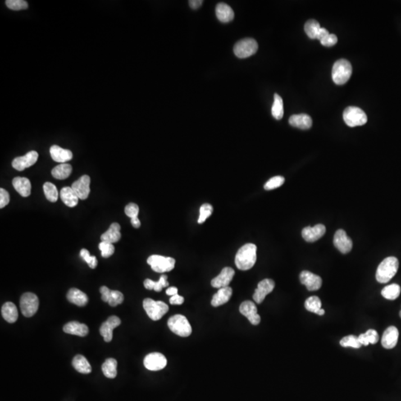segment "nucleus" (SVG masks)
<instances>
[{
	"label": "nucleus",
	"mask_w": 401,
	"mask_h": 401,
	"mask_svg": "<svg viewBox=\"0 0 401 401\" xmlns=\"http://www.w3.org/2000/svg\"><path fill=\"white\" fill-rule=\"evenodd\" d=\"M396 282L399 285H401V272L398 274V276H397Z\"/></svg>",
	"instance_id": "412c9836"
},
{
	"label": "nucleus",
	"mask_w": 401,
	"mask_h": 401,
	"mask_svg": "<svg viewBox=\"0 0 401 401\" xmlns=\"http://www.w3.org/2000/svg\"><path fill=\"white\" fill-rule=\"evenodd\" d=\"M65 287L70 300L76 303H84L87 299V285L82 276L76 273L67 274L65 278Z\"/></svg>",
	"instance_id": "f8f14e48"
},
{
	"label": "nucleus",
	"mask_w": 401,
	"mask_h": 401,
	"mask_svg": "<svg viewBox=\"0 0 401 401\" xmlns=\"http://www.w3.org/2000/svg\"><path fill=\"white\" fill-rule=\"evenodd\" d=\"M109 251L103 245H92L78 254V264L88 270L101 268L106 262Z\"/></svg>",
	"instance_id": "9b49d317"
},
{
	"label": "nucleus",
	"mask_w": 401,
	"mask_h": 401,
	"mask_svg": "<svg viewBox=\"0 0 401 401\" xmlns=\"http://www.w3.org/2000/svg\"><path fill=\"white\" fill-rule=\"evenodd\" d=\"M75 231L78 239L87 245H97L109 239L107 226L92 222L86 218H80L75 222Z\"/></svg>",
	"instance_id": "39448f33"
},
{
	"label": "nucleus",
	"mask_w": 401,
	"mask_h": 401,
	"mask_svg": "<svg viewBox=\"0 0 401 401\" xmlns=\"http://www.w3.org/2000/svg\"><path fill=\"white\" fill-rule=\"evenodd\" d=\"M135 266L130 262H126L109 274L107 282L114 290L118 299L128 300L133 295L135 290Z\"/></svg>",
	"instance_id": "20e7f679"
},
{
	"label": "nucleus",
	"mask_w": 401,
	"mask_h": 401,
	"mask_svg": "<svg viewBox=\"0 0 401 401\" xmlns=\"http://www.w3.org/2000/svg\"><path fill=\"white\" fill-rule=\"evenodd\" d=\"M339 401H345V400H339Z\"/></svg>",
	"instance_id": "4be33fe9"
},
{
	"label": "nucleus",
	"mask_w": 401,
	"mask_h": 401,
	"mask_svg": "<svg viewBox=\"0 0 401 401\" xmlns=\"http://www.w3.org/2000/svg\"><path fill=\"white\" fill-rule=\"evenodd\" d=\"M226 401H262L264 390L257 385L240 383H228L221 389Z\"/></svg>",
	"instance_id": "0eeeda50"
},
{
	"label": "nucleus",
	"mask_w": 401,
	"mask_h": 401,
	"mask_svg": "<svg viewBox=\"0 0 401 401\" xmlns=\"http://www.w3.org/2000/svg\"><path fill=\"white\" fill-rule=\"evenodd\" d=\"M304 1L303 0H285L283 7L289 13H297L302 9Z\"/></svg>",
	"instance_id": "6ab92c4d"
},
{
	"label": "nucleus",
	"mask_w": 401,
	"mask_h": 401,
	"mask_svg": "<svg viewBox=\"0 0 401 401\" xmlns=\"http://www.w3.org/2000/svg\"><path fill=\"white\" fill-rule=\"evenodd\" d=\"M187 320L195 327L199 328L206 326L209 320V311L202 304H195L187 311Z\"/></svg>",
	"instance_id": "f3484780"
},
{
	"label": "nucleus",
	"mask_w": 401,
	"mask_h": 401,
	"mask_svg": "<svg viewBox=\"0 0 401 401\" xmlns=\"http://www.w3.org/2000/svg\"><path fill=\"white\" fill-rule=\"evenodd\" d=\"M181 339L178 335H168L161 347L153 351L151 359L153 362L170 366L181 359Z\"/></svg>",
	"instance_id": "423d86ee"
},
{
	"label": "nucleus",
	"mask_w": 401,
	"mask_h": 401,
	"mask_svg": "<svg viewBox=\"0 0 401 401\" xmlns=\"http://www.w3.org/2000/svg\"><path fill=\"white\" fill-rule=\"evenodd\" d=\"M8 6L11 11L19 16L37 15L43 11L42 4L36 0H11Z\"/></svg>",
	"instance_id": "ddd939ff"
},
{
	"label": "nucleus",
	"mask_w": 401,
	"mask_h": 401,
	"mask_svg": "<svg viewBox=\"0 0 401 401\" xmlns=\"http://www.w3.org/2000/svg\"><path fill=\"white\" fill-rule=\"evenodd\" d=\"M323 22L327 30L333 34L339 35L348 32L351 27L349 13L339 5H329L324 8Z\"/></svg>",
	"instance_id": "1a4fd4ad"
},
{
	"label": "nucleus",
	"mask_w": 401,
	"mask_h": 401,
	"mask_svg": "<svg viewBox=\"0 0 401 401\" xmlns=\"http://www.w3.org/2000/svg\"><path fill=\"white\" fill-rule=\"evenodd\" d=\"M319 310L314 306L303 307L300 312V323L297 329V335H303L319 320Z\"/></svg>",
	"instance_id": "4468645a"
},
{
	"label": "nucleus",
	"mask_w": 401,
	"mask_h": 401,
	"mask_svg": "<svg viewBox=\"0 0 401 401\" xmlns=\"http://www.w3.org/2000/svg\"><path fill=\"white\" fill-rule=\"evenodd\" d=\"M90 292H91L92 300L101 310L111 311L117 306L118 297L107 281L97 280L94 282Z\"/></svg>",
	"instance_id": "9d476101"
},
{
	"label": "nucleus",
	"mask_w": 401,
	"mask_h": 401,
	"mask_svg": "<svg viewBox=\"0 0 401 401\" xmlns=\"http://www.w3.org/2000/svg\"><path fill=\"white\" fill-rule=\"evenodd\" d=\"M15 302V293L13 290L5 282L0 283V312H5Z\"/></svg>",
	"instance_id": "a211bd4d"
},
{
	"label": "nucleus",
	"mask_w": 401,
	"mask_h": 401,
	"mask_svg": "<svg viewBox=\"0 0 401 401\" xmlns=\"http://www.w3.org/2000/svg\"><path fill=\"white\" fill-rule=\"evenodd\" d=\"M19 279L23 285L34 295H42L46 292L47 276L43 268L36 266H24L19 269Z\"/></svg>",
	"instance_id": "6e6552de"
},
{
	"label": "nucleus",
	"mask_w": 401,
	"mask_h": 401,
	"mask_svg": "<svg viewBox=\"0 0 401 401\" xmlns=\"http://www.w3.org/2000/svg\"><path fill=\"white\" fill-rule=\"evenodd\" d=\"M58 232L54 226H45L36 234L26 235L19 240L18 250L27 257H34L47 250L56 242Z\"/></svg>",
	"instance_id": "7ed1b4c3"
},
{
	"label": "nucleus",
	"mask_w": 401,
	"mask_h": 401,
	"mask_svg": "<svg viewBox=\"0 0 401 401\" xmlns=\"http://www.w3.org/2000/svg\"><path fill=\"white\" fill-rule=\"evenodd\" d=\"M197 335L199 340L202 343H209L211 340V333L209 328L206 326H202V327L197 328Z\"/></svg>",
	"instance_id": "aec40b11"
},
{
	"label": "nucleus",
	"mask_w": 401,
	"mask_h": 401,
	"mask_svg": "<svg viewBox=\"0 0 401 401\" xmlns=\"http://www.w3.org/2000/svg\"><path fill=\"white\" fill-rule=\"evenodd\" d=\"M387 75V65L378 57H368L359 61L351 68L350 78L358 87H370L383 82Z\"/></svg>",
	"instance_id": "f03ea898"
},
{
	"label": "nucleus",
	"mask_w": 401,
	"mask_h": 401,
	"mask_svg": "<svg viewBox=\"0 0 401 401\" xmlns=\"http://www.w3.org/2000/svg\"><path fill=\"white\" fill-rule=\"evenodd\" d=\"M121 385L124 387L130 396L133 397L135 401H144L147 398V390L145 387L141 383H135V379L130 374H123L120 379Z\"/></svg>",
	"instance_id": "dca6fc26"
},
{
	"label": "nucleus",
	"mask_w": 401,
	"mask_h": 401,
	"mask_svg": "<svg viewBox=\"0 0 401 401\" xmlns=\"http://www.w3.org/2000/svg\"><path fill=\"white\" fill-rule=\"evenodd\" d=\"M149 374L152 377V383L155 387H163L170 383V380L172 379L171 368L165 364H159V362H152L149 364Z\"/></svg>",
	"instance_id": "2eb2a0df"
},
{
	"label": "nucleus",
	"mask_w": 401,
	"mask_h": 401,
	"mask_svg": "<svg viewBox=\"0 0 401 401\" xmlns=\"http://www.w3.org/2000/svg\"><path fill=\"white\" fill-rule=\"evenodd\" d=\"M385 371L381 366L364 368L354 380L352 395L356 401H379L385 393Z\"/></svg>",
	"instance_id": "f257e3e1"
}]
</instances>
